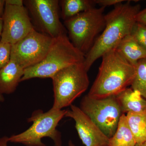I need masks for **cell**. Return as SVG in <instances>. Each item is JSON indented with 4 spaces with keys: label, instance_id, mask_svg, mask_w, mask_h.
<instances>
[{
    "label": "cell",
    "instance_id": "cell-1",
    "mask_svg": "<svg viewBox=\"0 0 146 146\" xmlns=\"http://www.w3.org/2000/svg\"><path fill=\"white\" fill-rule=\"evenodd\" d=\"M141 8L140 5H133L130 1H127L115 5L114 9L105 15L104 29L85 56L83 63L87 71L97 59L115 49L122 39L131 34Z\"/></svg>",
    "mask_w": 146,
    "mask_h": 146
},
{
    "label": "cell",
    "instance_id": "cell-2",
    "mask_svg": "<svg viewBox=\"0 0 146 146\" xmlns=\"http://www.w3.org/2000/svg\"><path fill=\"white\" fill-rule=\"evenodd\" d=\"M102 57L96 78L87 94L94 98L116 96L131 85L135 75V68L116 49Z\"/></svg>",
    "mask_w": 146,
    "mask_h": 146
},
{
    "label": "cell",
    "instance_id": "cell-3",
    "mask_svg": "<svg viewBox=\"0 0 146 146\" xmlns=\"http://www.w3.org/2000/svg\"><path fill=\"white\" fill-rule=\"evenodd\" d=\"M85 55L71 42L67 35L54 38L45 58L40 63L25 69L21 82L32 78H50L63 68L83 63Z\"/></svg>",
    "mask_w": 146,
    "mask_h": 146
},
{
    "label": "cell",
    "instance_id": "cell-4",
    "mask_svg": "<svg viewBox=\"0 0 146 146\" xmlns=\"http://www.w3.org/2000/svg\"><path fill=\"white\" fill-rule=\"evenodd\" d=\"M67 110H56L51 108L46 112L37 110L28 119L32 122L26 130L9 137V143L23 144L26 146H46L42 142L45 137L50 138L55 146H62L61 133L56 129L59 122L65 117Z\"/></svg>",
    "mask_w": 146,
    "mask_h": 146
},
{
    "label": "cell",
    "instance_id": "cell-5",
    "mask_svg": "<svg viewBox=\"0 0 146 146\" xmlns=\"http://www.w3.org/2000/svg\"><path fill=\"white\" fill-rule=\"evenodd\" d=\"M105 9L94 7L64 21L69 39L85 56L105 27Z\"/></svg>",
    "mask_w": 146,
    "mask_h": 146
},
{
    "label": "cell",
    "instance_id": "cell-6",
    "mask_svg": "<svg viewBox=\"0 0 146 146\" xmlns=\"http://www.w3.org/2000/svg\"><path fill=\"white\" fill-rule=\"evenodd\" d=\"M83 63L63 68L52 78L54 98L52 109L61 110L70 106L88 89V71Z\"/></svg>",
    "mask_w": 146,
    "mask_h": 146
},
{
    "label": "cell",
    "instance_id": "cell-7",
    "mask_svg": "<svg viewBox=\"0 0 146 146\" xmlns=\"http://www.w3.org/2000/svg\"><path fill=\"white\" fill-rule=\"evenodd\" d=\"M79 108L108 138L113 136L123 114L115 96L94 98L86 95Z\"/></svg>",
    "mask_w": 146,
    "mask_h": 146
},
{
    "label": "cell",
    "instance_id": "cell-8",
    "mask_svg": "<svg viewBox=\"0 0 146 146\" xmlns=\"http://www.w3.org/2000/svg\"><path fill=\"white\" fill-rule=\"evenodd\" d=\"M24 4L39 32L53 39L66 34V29L60 20L59 1L26 0Z\"/></svg>",
    "mask_w": 146,
    "mask_h": 146
},
{
    "label": "cell",
    "instance_id": "cell-9",
    "mask_svg": "<svg viewBox=\"0 0 146 146\" xmlns=\"http://www.w3.org/2000/svg\"><path fill=\"white\" fill-rule=\"evenodd\" d=\"M54 39L33 28L23 38L11 45L10 60L25 70L36 65L46 57Z\"/></svg>",
    "mask_w": 146,
    "mask_h": 146
},
{
    "label": "cell",
    "instance_id": "cell-10",
    "mask_svg": "<svg viewBox=\"0 0 146 146\" xmlns=\"http://www.w3.org/2000/svg\"><path fill=\"white\" fill-rule=\"evenodd\" d=\"M3 29L1 41L11 45L26 36L34 28L27 9L5 3L2 17Z\"/></svg>",
    "mask_w": 146,
    "mask_h": 146
},
{
    "label": "cell",
    "instance_id": "cell-11",
    "mask_svg": "<svg viewBox=\"0 0 146 146\" xmlns=\"http://www.w3.org/2000/svg\"><path fill=\"white\" fill-rule=\"evenodd\" d=\"M65 117L73 119L82 142L85 146H108V138L94 121L80 109L72 104Z\"/></svg>",
    "mask_w": 146,
    "mask_h": 146
},
{
    "label": "cell",
    "instance_id": "cell-12",
    "mask_svg": "<svg viewBox=\"0 0 146 146\" xmlns=\"http://www.w3.org/2000/svg\"><path fill=\"white\" fill-rule=\"evenodd\" d=\"M25 69L10 60L7 65L0 70V94H13L16 90L23 76Z\"/></svg>",
    "mask_w": 146,
    "mask_h": 146
},
{
    "label": "cell",
    "instance_id": "cell-13",
    "mask_svg": "<svg viewBox=\"0 0 146 146\" xmlns=\"http://www.w3.org/2000/svg\"><path fill=\"white\" fill-rule=\"evenodd\" d=\"M122 114L137 113L146 110V100L138 91L126 88L115 96Z\"/></svg>",
    "mask_w": 146,
    "mask_h": 146
},
{
    "label": "cell",
    "instance_id": "cell-14",
    "mask_svg": "<svg viewBox=\"0 0 146 146\" xmlns=\"http://www.w3.org/2000/svg\"><path fill=\"white\" fill-rule=\"evenodd\" d=\"M115 49L134 67L138 60L146 58V50L130 34L122 39Z\"/></svg>",
    "mask_w": 146,
    "mask_h": 146
},
{
    "label": "cell",
    "instance_id": "cell-15",
    "mask_svg": "<svg viewBox=\"0 0 146 146\" xmlns=\"http://www.w3.org/2000/svg\"><path fill=\"white\" fill-rule=\"evenodd\" d=\"M136 144L128 124L126 116L123 114L116 131L113 136L109 138L108 146H135Z\"/></svg>",
    "mask_w": 146,
    "mask_h": 146
},
{
    "label": "cell",
    "instance_id": "cell-16",
    "mask_svg": "<svg viewBox=\"0 0 146 146\" xmlns=\"http://www.w3.org/2000/svg\"><path fill=\"white\" fill-rule=\"evenodd\" d=\"M60 16L64 21L78 14L95 7V0H62Z\"/></svg>",
    "mask_w": 146,
    "mask_h": 146
},
{
    "label": "cell",
    "instance_id": "cell-17",
    "mask_svg": "<svg viewBox=\"0 0 146 146\" xmlns=\"http://www.w3.org/2000/svg\"><path fill=\"white\" fill-rule=\"evenodd\" d=\"M126 116L136 143L146 142V110L137 113H128Z\"/></svg>",
    "mask_w": 146,
    "mask_h": 146
},
{
    "label": "cell",
    "instance_id": "cell-18",
    "mask_svg": "<svg viewBox=\"0 0 146 146\" xmlns=\"http://www.w3.org/2000/svg\"><path fill=\"white\" fill-rule=\"evenodd\" d=\"M135 75L131 89L138 91L146 100V58L138 60L135 67Z\"/></svg>",
    "mask_w": 146,
    "mask_h": 146
},
{
    "label": "cell",
    "instance_id": "cell-19",
    "mask_svg": "<svg viewBox=\"0 0 146 146\" xmlns=\"http://www.w3.org/2000/svg\"><path fill=\"white\" fill-rule=\"evenodd\" d=\"M130 35L146 50V26L136 22Z\"/></svg>",
    "mask_w": 146,
    "mask_h": 146
},
{
    "label": "cell",
    "instance_id": "cell-20",
    "mask_svg": "<svg viewBox=\"0 0 146 146\" xmlns=\"http://www.w3.org/2000/svg\"><path fill=\"white\" fill-rule=\"evenodd\" d=\"M11 45L0 41V70L10 62Z\"/></svg>",
    "mask_w": 146,
    "mask_h": 146
},
{
    "label": "cell",
    "instance_id": "cell-21",
    "mask_svg": "<svg viewBox=\"0 0 146 146\" xmlns=\"http://www.w3.org/2000/svg\"><path fill=\"white\" fill-rule=\"evenodd\" d=\"M96 4L99 5L100 7H106L110 6L117 5L124 2V0H95Z\"/></svg>",
    "mask_w": 146,
    "mask_h": 146
},
{
    "label": "cell",
    "instance_id": "cell-22",
    "mask_svg": "<svg viewBox=\"0 0 146 146\" xmlns=\"http://www.w3.org/2000/svg\"><path fill=\"white\" fill-rule=\"evenodd\" d=\"M136 22L146 26V7L138 12L136 16Z\"/></svg>",
    "mask_w": 146,
    "mask_h": 146
},
{
    "label": "cell",
    "instance_id": "cell-23",
    "mask_svg": "<svg viewBox=\"0 0 146 146\" xmlns=\"http://www.w3.org/2000/svg\"><path fill=\"white\" fill-rule=\"evenodd\" d=\"M5 3L18 6H23L24 5V1L22 0H5Z\"/></svg>",
    "mask_w": 146,
    "mask_h": 146
},
{
    "label": "cell",
    "instance_id": "cell-24",
    "mask_svg": "<svg viewBox=\"0 0 146 146\" xmlns=\"http://www.w3.org/2000/svg\"><path fill=\"white\" fill-rule=\"evenodd\" d=\"M5 5V0H0V18H2Z\"/></svg>",
    "mask_w": 146,
    "mask_h": 146
},
{
    "label": "cell",
    "instance_id": "cell-25",
    "mask_svg": "<svg viewBox=\"0 0 146 146\" xmlns=\"http://www.w3.org/2000/svg\"><path fill=\"white\" fill-rule=\"evenodd\" d=\"M9 137L4 136L0 138V146H8Z\"/></svg>",
    "mask_w": 146,
    "mask_h": 146
},
{
    "label": "cell",
    "instance_id": "cell-26",
    "mask_svg": "<svg viewBox=\"0 0 146 146\" xmlns=\"http://www.w3.org/2000/svg\"><path fill=\"white\" fill-rule=\"evenodd\" d=\"M3 29V21L2 18H0V41L1 39Z\"/></svg>",
    "mask_w": 146,
    "mask_h": 146
},
{
    "label": "cell",
    "instance_id": "cell-27",
    "mask_svg": "<svg viewBox=\"0 0 146 146\" xmlns=\"http://www.w3.org/2000/svg\"><path fill=\"white\" fill-rule=\"evenodd\" d=\"M135 146H146V141L141 143H136Z\"/></svg>",
    "mask_w": 146,
    "mask_h": 146
},
{
    "label": "cell",
    "instance_id": "cell-28",
    "mask_svg": "<svg viewBox=\"0 0 146 146\" xmlns=\"http://www.w3.org/2000/svg\"><path fill=\"white\" fill-rule=\"evenodd\" d=\"M4 100L5 99L3 96L1 94H0V103L3 102L4 101Z\"/></svg>",
    "mask_w": 146,
    "mask_h": 146
},
{
    "label": "cell",
    "instance_id": "cell-29",
    "mask_svg": "<svg viewBox=\"0 0 146 146\" xmlns=\"http://www.w3.org/2000/svg\"><path fill=\"white\" fill-rule=\"evenodd\" d=\"M68 146H76L73 143L72 141L70 140L68 142Z\"/></svg>",
    "mask_w": 146,
    "mask_h": 146
},
{
    "label": "cell",
    "instance_id": "cell-30",
    "mask_svg": "<svg viewBox=\"0 0 146 146\" xmlns=\"http://www.w3.org/2000/svg\"><path fill=\"white\" fill-rule=\"evenodd\" d=\"M0 108H1V104H0Z\"/></svg>",
    "mask_w": 146,
    "mask_h": 146
}]
</instances>
